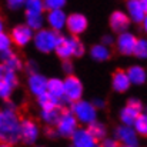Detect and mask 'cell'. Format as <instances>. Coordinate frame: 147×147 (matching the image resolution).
<instances>
[{
  "mask_svg": "<svg viewBox=\"0 0 147 147\" xmlns=\"http://www.w3.org/2000/svg\"><path fill=\"white\" fill-rule=\"evenodd\" d=\"M0 142L6 144L20 143V119L13 103H7L0 110Z\"/></svg>",
  "mask_w": 147,
  "mask_h": 147,
  "instance_id": "1",
  "label": "cell"
},
{
  "mask_svg": "<svg viewBox=\"0 0 147 147\" xmlns=\"http://www.w3.org/2000/svg\"><path fill=\"white\" fill-rule=\"evenodd\" d=\"M54 53L59 59H71V57H82L86 53L84 43L79 39V36H60Z\"/></svg>",
  "mask_w": 147,
  "mask_h": 147,
  "instance_id": "2",
  "label": "cell"
},
{
  "mask_svg": "<svg viewBox=\"0 0 147 147\" xmlns=\"http://www.w3.org/2000/svg\"><path fill=\"white\" fill-rule=\"evenodd\" d=\"M60 36H61V34H60L59 32H56V30H53V29H50V27L49 29L42 27V29H39V30H36V32L33 33L32 42H33L34 47L39 50L40 53L49 54V53H53V51H54Z\"/></svg>",
  "mask_w": 147,
  "mask_h": 147,
  "instance_id": "3",
  "label": "cell"
},
{
  "mask_svg": "<svg viewBox=\"0 0 147 147\" xmlns=\"http://www.w3.org/2000/svg\"><path fill=\"white\" fill-rule=\"evenodd\" d=\"M84 93V86L82 83V80L79 77H76L74 74H69L64 80H63V97L60 98L61 106L64 107V104H69L83 98Z\"/></svg>",
  "mask_w": 147,
  "mask_h": 147,
  "instance_id": "4",
  "label": "cell"
},
{
  "mask_svg": "<svg viewBox=\"0 0 147 147\" xmlns=\"http://www.w3.org/2000/svg\"><path fill=\"white\" fill-rule=\"evenodd\" d=\"M70 110L77 119L79 123L82 124H89L94 120H97V109L93 106L92 101L79 98L73 103H70Z\"/></svg>",
  "mask_w": 147,
  "mask_h": 147,
  "instance_id": "5",
  "label": "cell"
},
{
  "mask_svg": "<svg viewBox=\"0 0 147 147\" xmlns=\"http://www.w3.org/2000/svg\"><path fill=\"white\" fill-rule=\"evenodd\" d=\"M79 127V121L71 113L70 109H61L59 119L54 124V129L57 131V136L70 139V136L74 133V130Z\"/></svg>",
  "mask_w": 147,
  "mask_h": 147,
  "instance_id": "6",
  "label": "cell"
},
{
  "mask_svg": "<svg viewBox=\"0 0 147 147\" xmlns=\"http://www.w3.org/2000/svg\"><path fill=\"white\" fill-rule=\"evenodd\" d=\"M114 139L119 142V144H121L124 147H137L140 144L139 134L136 133V130L131 126H126V124H121V126L116 127Z\"/></svg>",
  "mask_w": 147,
  "mask_h": 147,
  "instance_id": "7",
  "label": "cell"
},
{
  "mask_svg": "<svg viewBox=\"0 0 147 147\" xmlns=\"http://www.w3.org/2000/svg\"><path fill=\"white\" fill-rule=\"evenodd\" d=\"M39 134H40V129L36 121H33L32 119L20 120V142L32 146L37 142Z\"/></svg>",
  "mask_w": 147,
  "mask_h": 147,
  "instance_id": "8",
  "label": "cell"
},
{
  "mask_svg": "<svg viewBox=\"0 0 147 147\" xmlns=\"http://www.w3.org/2000/svg\"><path fill=\"white\" fill-rule=\"evenodd\" d=\"M89 27V20L83 13H71L67 14L66 19V29L69 30L70 34L73 36H80L83 34Z\"/></svg>",
  "mask_w": 147,
  "mask_h": 147,
  "instance_id": "9",
  "label": "cell"
},
{
  "mask_svg": "<svg viewBox=\"0 0 147 147\" xmlns=\"http://www.w3.org/2000/svg\"><path fill=\"white\" fill-rule=\"evenodd\" d=\"M137 42V36L129 30L121 32L117 34V39L114 40V45L117 47V51L123 56H131L133 54V49L134 45Z\"/></svg>",
  "mask_w": 147,
  "mask_h": 147,
  "instance_id": "10",
  "label": "cell"
},
{
  "mask_svg": "<svg viewBox=\"0 0 147 147\" xmlns=\"http://www.w3.org/2000/svg\"><path fill=\"white\" fill-rule=\"evenodd\" d=\"M33 30L24 23V24H17L16 27L11 29L10 39L17 47H26L27 45L32 43L33 39Z\"/></svg>",
  "mask_w": 147,
  "mask_h": 147,
  "instance_id": "11",
  "label": "cell"
},
{
  "mask_svg": "<svg viewBox=\"0 0 147 147\" xmlns=\"http://www.w3.org/2000/svg\"><path fill=\"white\" fill-rule=\"evenodd\" d=\"M130 23H131V22H130L127 13H126V11H121V10H114V11L110 14V17H109L110 29H111V32L116 33V34L129 30Z\"/></svg>",
  "mask_w": 147,
  "mask_h": 147,
  "instance_id": "12",
  "label": "cell"
},
{
  "mask_svg": "<svg viewBox=\"0 0 147 147\" xmlns=\"http://www.w3.org/2000/svg\"><path fill=\"white\" fill-rule=\"evenodd\" d=\"M66 19H67V13L63 9H51L47 10V16L45 17V22L47 23L50 29L60 33L63 29H66Z\"/></svg>",
  "mask_w": 147,
  "mask_h": 147,
  "instance_id": "13",
  "label": "cell"
},
{
  "mask_svg": "<svg viewBox=\"0 0 147 147\" xmlns=\"http://www.w3.org/2000/svg\"><path fill=\"white\" fill-rule=\"evenodd\" d=\"M71 139V144L74 147H94L97 146L96 139L90 134V131L87 129H82L77 127L74 130V133L70 136Z\"/></svg>",
  "mask_w": 147,
  "mask_h": 147,
  "instance_id": "14",
  "label": "cell"
},
{
  "mask_svg": "<svg viewBox=\"0 0 147 147\" xmlns=\"http://www.w3.org/2000/svg\"><path fill=\"white\" fill-rule=\"evenodd\" d=\"M126 13L130 22L140 24L147 17V10L140 4L139 0H127L126 1Z\"/></svg>",
  "mask_w": 147,
  "mask_h": 147,
  "instance_id": "15",
  "label": "cell"
},
{
  "mask_svg": "<svg viewBox=\"0 0 147 147\" xmlns=\"http://www.w3.org/2000/svg\"><path fill=\"white\" fill-rule=\"evenodd\" d=\"M46 86H47V79L40 74L39 71L36 73H30L29 79H27V87H29V92L33 94V96H40L46 92Z\"/></svg>",
  "mask_w": 147,
  "mask_h": 147,
  "instance_id": "16",
  "label": "cell"
},
{
  "mask_svg": "<svg viewBox=\"0 0 147 147\" xmlns=\"http://www.w3.org/2000/svg\"><path fill=\"white\" fill-rule=\"evenodd\" d=\"M131 83L127 77L126 70H116L111 77V89L116 93H126L130 89Z\"/></svg>",
  "mask_w": 147,
  "mask_h": 147,
  "instance_id": "17",
  "label": "cell"
},
{
  "mask_svg": "<svg viewBox=\"0 0 147 147\" xmlns=\"http://www.w3.org/2000/svg\"><path fill=\"white\" fill-rule=\"evenodd\" d=\"M0 61L1 63H4L9 69H11L13 71H19V70H22L23 69V60L16 54V53H13V50L9 49V50H3V51H0Z\"/></svg>",
  "mask_w": 147,
  "mask_h": 147,
  "instance_id": "18",
  "label": "cell"
},
{
  "mask_svg": "<svg viewBox=\"0 0 147 147\" xmlns=\"http://www.w3.org/2000/svg\"><path fill=\"white\" fill-rule=\"evenodd\" d=\"M126 73H127V77H129V80H130L131 84H134V86H142V84L146 83L147 73H146V69H144L143 66H140V64H133V66H130V67L126 70Z\"/></svg>",
  "mask_w": 147,
  "mask_h": 147,
  "instance_id": "19",
  "label": "cell"
},
{
  "mask_svg": "<svg viewBox=\"0 0 147 147\" xmlns=\"http://www.w3.org/2000/svg\"><path fill=\"white\" fill-rule=\"evenodd\" d=\"M37 104L40 107V110H53V109H59V107H63L61 106V101L60 98L51 96L50 93L45 92L43 94L37 96Z\"/></svg>",
  "mask_w": 147,
  "mask_h": 147,
  "instance_id": "20",
  "label": "cell"
},
{
  "mask_svg": "<svg viewBox=\"0 0 147 147\" xmlns=\"http://www.w3.org/2000/svg\"><path fill=\"white\" fill-rule=\"evenodd\" d=\"M90 57L94 61H98V63L107 61L111 57V50H110L109 46H106L103 43H98V45L92 46V49H90Z\"/></svg>",
  "mask_w": 147,
  "mask_h": 147,
  "instance_id": "21",
  "label": "cell"
},
{
  "mask_svg": "<svg viewBox=\"0 0 147 147\" xmlns=\"http://www.w3.org/2000/svg\"><path fill=\"white\" fill-rule=\"evenodd\" d=\"M142 111H143V110H139V109H136V107H131V106L126 104V107H123V109L120 110V114H119L121 124L131 126L133 121L136 120V117H137Z\"/></svg>",
  "mask_w": 147,
  "mask_h": 147,
  "instance_id": "22",
  "label": "cell"
},
{
  "mask_svg": "<svg viewBox=\"0 0 147 147\" xmlns=\"http://www.w3.org/2000/svg\"><path fill=\"white\" fill-rule=\"evenodd\" d=\"M86 129L90 131V134L96 139V142H97V143L100 142V140H103V139L107 136V127H106V124L100 123V121H97V120H94V121L89 123Z\"/></svg>",
  "mask_w": 147,
  "mask_h": 147,
  "instance_id": "23",
  "label": "cell"
},
{
  "mask_svg": "<svg viewBox=\"0 0 147 147\" xmlns=\"http://www.w3.org/2000/svg\"><path fill=\"white\" fill-rule=\"evenodd\" d=\"M46 92L50 93L51 96H54V97L61 98L63 97V80H60V79H57V77L47 79Z\"/></svg>",
  "mask_w": 147,
  "mask_h": 147,
  "instance_id": "24",
  "label": "cell"
},
{
  "mask_svg": "<svg viewBox=\"0 0 147 147\" xmlns=\"http://www.w3.org/2000/svg\"><path fill=\"white\" fill-rule=\"evenodd\" d=\"M26 24L33 30H39L45 26V16L43 13H26Z\"/></svg>",
  "mask_w": 147,
  "mask_h": 147,
  "instance_id": "25",
  "label": "cell"
},
{
  "mask_svg": "<svg viewBox=\"0 0 147 147\" xmlns=\"http://www.w3.org/2000/svg\"><path fill=\"white\" fill-rule=\"evenodd\" d=\"M0 79L4 80L6 83H9L11 87H16L19 84V79H17L16 71L9 69L4 63H0Z\"/></svg>",
  "mask_w": 147,
  "mask_h": 147,
  "instance_id": "26",
  "label": "cell"
},
{
  "mask_svg": "<svg viewBox=\"0 0 147 147\" xmlns=\"http://www.w3.org/2000/svg\"><path fill=\"white\" fill-rule=\"evenodd\" d=\"M63 107H59V109H53V110H40V120L47 124V126H54L57 119H59V114H60V110Z\"/></svg>",
  "mask_w": 147,
  "mask_h": 147,
  "instance_id": "27",
  "label": "cell"
},
{
  "mask_svg": "<svg viewBox=\"0 0 147 147\" xmlns=\"http://www.w3.org/2000/svg\"><path fill=\"white\" fill-rule=\"evenodd\" d=\"M131 127L136 130V133H137L139 136L146 137L147 136V116H146V113L142 111V113L136 117V120L133 121Z\"/></svg>",
  "mask_w": 147,
  "mask_h": 147,
  "instance_id": "28",
  "label": "cell"
},
{
  "mask_svg": "<svg viewBox=\"0 0 147 147\" xmlns=\"http://www.w3.org/2000/svg\"><path fill=\"white\" fill-rule=\"evenodd\" d=\"M24 13H43L45 4L43 0H24Z\"/></svg>",
  "mask_w": 147,
  "mask_h": 147,
  "instance_id": "29",
  "label": "cell"
},
{
  "mask_svg": "<svg viewBox=\"0 0 147 147\" xmlns=\"http://www.w3.org/2000/svg\"><path fill=\"white\" fill-rule=\"evenodd\" d=\"M133 54L140 59V60H144L147 57V40L146 39H139L137 37V42L134 45V49H133Z\"/></svg>",
  "mask_w": 147,
  "mask_h": 147,
  "instance_id": "30",
  "label": "cell"
},
{
  "mask_svg": "<svg viewBox=\"0 0 147 147\" xmlns=\"http://www.w3.org/2000/svg\"><path fill=\"white\" fill-rule=\"evenodd\" d=\"M13 89H14V87H11L9 83H6L4 80H1V79H0V98L7 100V98L11 96Z\"/></svg>",
  "mask_w": 147,
  "mask_h": 147,
  "instance_id": "31",
  "label": "cell"
},
{
  "mask_svg": "<svg viewBox=\"0 0 147 147\" xmlns=\"http://www.w3.org/2000/svg\"><path fill=\"white\" fill-rule=\"evenodd\" d=\"M11 45H13V42L10 39V34H7L4 30L0 32V51L11 49Z\"/></svg>",
  "mask_w": 147,
  "mask_h": 147,
  "instance_id": "32",
  "label": "cell"
},
{
  "mask_svg": "<svg viewBox=\"0 0 147 147\" xmlns=\"http://www.w3.org/2000/svg\"><path fill=\"white\" fill-rule=\"evenodd\" d=\"M67 0H43L45 10H51V9H63L66 6Z\"/></svg>",
  "mask_w": 147,
  "mask_h": 147,
  "instance_id": "33",
  "label": "cell"
},
{
  "mask_svg": "<svg viewBox=\"0 0 147 147\" xmlns=\"http://www.w3.org/2000/svg\"><path fill=\"white\" fill-rule=\"evenodd\" d=\"M61 70H63V73H66L67 76H69V74H73V71H74V64H73L71 59H64V60H63V63H61Z\"/></svg>",
  "mask_w": 147,
  "mask_h": 147,
  "instance_id": "34",
  "label": "cell"
},
{
  "mask_svg": "<svg viewBox=\"0 0 147 147\" xmlns=\"http://www.w3.org/2000/svg\"><path fill=\"white\" fill-rule=\"evenodd\" d=\"M6 4L10 10H19L23 7L24 0H6Z\"/></svg>",
  "mask_w": 147,
  "mask_h": 147,
  "instance_id": "35",
  "label": "cell"
},
{
  "mask_svg": "<svg viewBox=\"0 0 147 147\" xmlns=\"http://www.w3.org/2000/svg\"><path fill=\"white\" fill-rule=\"evenodd\" d=\"M126 104H129V106H131V107H136V109H139V110H143V103H142V100L140 98H136V97H131L127 100V103Z\"/></svg>",
  "mask_w": 147,
  "mask_h": 147,
  "instance_id": "36",
  "label": "cell"
},
{
  "mask_svg": "<svg viewBox=\"0 0 147 147\" xmlns=\"http://www.w3.org/2000/svg\"><path fill=\"white\" fill-rule=\"evenodd\" d=\"M100 142H101V146L103 147H117L119 146V142L116 139H107V136L103 140H100Z\"/></svg>",
  "mask_w": 147,
  "mask_h": 147,
  "instance_id": "37",
  "label": "cell"
},
{
  "mask_svg": "<svg viewBox=\"0 0 147 147\" xmlns=\"http://www.w3.org/2000/svg\"><path fill=\"white\" fill-rule=\"evenodd\" d=\"M26 70L29 73H36V71H39V66H37V63L34 60H29L26 63Z\"/></svg>",
  "mask_w": 147,
  "mask_h": 147,
  "instance_id": "38",
  "label": "cell"
},
{
  "mask_svg": "<svg viewBox=\"0 0 147 147\" xmlns=\"http://www.w3.org/2000/svg\"><path fill=\"white\" fill-rule=\"evenodd\" d=\"M114 40H116V39H114L111 34H104V36L101 37V43L106 45V46H109V47L114 45Z\"/></svg>",
  "mask_w": 147,
  "mask_h": 147,
  "instance_id": "39",
  "label": "cell"
},
{
  "mask_svg": "<svg viewBox=\"0 0 147 147\" xmlns=\"http://www.w3.org/2000/svg\"><path fill=\"white\" fill-rule=\"evenodd\" d=\"M92 103H93V106H94L97 110H101V109H104V107H106V100H104V98H101V97H96Z\"/></svg>",
  "mask_w": 147,
  "mask_h": 147,
  "instance_id": "40",
  "label": "cell"
},
{
  "mask_svg": "<svg viewBox=\"0 0 147 147\" xmlns=\"http://www.w3.org/2000/svg\"><path fill=\"white\" fill-rule=\"evenodd\" d=\"M46 136H47L49 139H56V137H57V131H56V129H53V126H47V129H46Z\"/></svg>",
  "mask_w": 147,
  "mask_h": 147,
  "instance_id": "41",
  "label": "cell"
},
{
  "mask_svg": "<svg viewBox=\"0 0 147 147\" xmlns=\"http://www.w3.org/2000/svg\"><path fill=\"white\" fill-rule=\"evenodd\" d=\"M4 30V20H3V17L0 16V32H3Z\"/></svg>",
  "mask_w": 147,
  "mask_h": 147,
  "instance_id": "42",
  "label": "cell"
},
{
  "mask_svg": "<svg viewBox=\"0 0 147 147\" xmlns=\"http://www.w3.org/2000/svg\"><path fill=\"white\" fill-rule=\"evenodd\" d=\"M139 1H140V4L147 10V0H139Z\"/></svg>",
  "mask_w": 147,
  "mask_h": 147,
  "instance_id": "43",
  "label": "cell"
}]
</instances>
